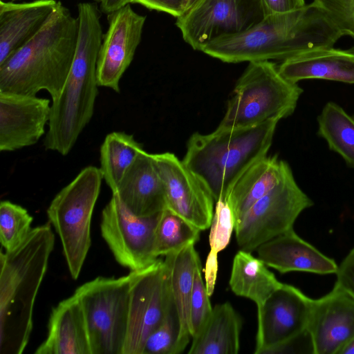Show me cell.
I'll return each mask as SVG.
<instances>
[{"instance_id": "6da1fadb", "label": "cell", "mask_w": 354, "mask_h": 354, "mask_svg": "<svg viewBox=\"0 0 354 354\" xmlns=\"http://www.w3.org/2000/svg\"><path fill=\"white\" fill-rule=\"evenodd\" d=\"M343 36L312 2L291 12L267 15L248 30L215 39L201 51L225 63L283 62L309 50L333 47Z\"/></svg>"}, {"instance_id": "7a4b0ae2", "label": "cell", "mask_w": 354, "mask_h": 354, "mask_svg": "<svg viewBox=\"0 0 354 354\" xmlns=\"http://www.w3.org/2000/svg\"><path fill=\"white\" fill-rule=\"evenodd\" d=\"M54 245L48 222L32 228L15 249L1 252V354H21L28 343L35 301Z\"/></svg>"}, {"instance_id": "3957f363", "label": "cell", "mask_w": 354, "mask_h": 354, "mask_svg": "<svg viewBox=\"0 0 354 354\" xmlns=\"http://www.w3.org/2000/svg\"><path fill=\"white\" fill-rule=\"evenodd\" d=\"M78 37L73 63L64 88L52 100L44 145L67 155L91 121L99 86L97 64L102 42L99 9L93 3L77 6Z\"/></svg>"}, {"instance_id": "277c9868", "label": "cell", "mask_w": 354, "mask_h": 354, "mask_svg": "<svg viewBox=\"0 0 354 354\" xmlns=\"http://www.w3.org/2000/svg\"><path fill=\"white\" fill-rule=\"evenodd\" d=\"M79 23L58 1L40 30L0 64V92L36 95L46 91L52 100L60 95L69 73Z\"/></svg>"}, {"instance_id": "5b68a950", "label": "cell", "mask_w": 354, "mask_h": 354, "mask_svg": "<svg viewBox=\"0 0 354 354\" xmlns=\"http://www.w3.org/2000/svg\"><path fill=\"white\" fill-rule=\"evenodd\" d=\"M279 120L241 128L218 127L213 132L193 133L183 158L212 196L225 200L236 180L266 156Z\"/></svg>"}, {"instance_id": "8992f818", "label": "cell", "mask_w": 354, "mask_h": 354, "mask_svg": "<svg viewBox=\"0 0 354 354\" xmlns=\"http://www.w3.org/2000/svg\"><path fill=\"white\" fill-rule=\"evenodd\" d=\"M303 89L271 61L249 62L237 80L218 127L241 128L280 120L293 113Z\"/></svg>"}, {"instance_id": "52a82bcc", "label": "cell", "mask_w": 354, "mask_h": 354, "mask_svg": "<svg viewBox=\"0 0 354 354\" xmlns=\"http://www.w3.org/2000/svg\"><path fill=\"white\" fill-rule=\"evenodd\" d=\"M102 180L100 168L84 167L56 194L47 209L48 222L61 240L74 279L78 278L91 247V217Z\"/></svg>"}, {"instance_id": "ba28073f", "label": "cell", "mask_w": 354, "mask_h": 354, "mask_svg": "<svg viewBox=\"0 0 354 354\" xmlns=\"http://www.w3.org/2000/svg\"><path fill=\"white\" fill-rule=\"evenodd\" d=\"M129 274L98 277L74 295L83 310L91 354H122L128 324Z\"/></svg>"}, {"instance_id": "9c48e42d", "label": "cell", "mask_w": 354, "mask_h": 354, "mask_svg": "<svg viewBox=\"0 0 354 354\" xmlns=\"http://www.w3.org/2000/svg\"><path fill=\"white\" fill-rule=\"evenodd\" d=\"M313 201L297 185L292 169L235 223L237 244L252 252L293 228L299 215Z\"/></svg>"}, {"instance_id": "30bf717a", "label": "cell", "mask_w": 354, "mask_h": 354, "mask_svg": "<svg viewBox=\"0 0 354 354\" xmlns=\"http://www.w3.org/2000/svg\"><path fill=\"white\" fill-rule=\"evenodd\" d=\"M128 324L122 354H142L145 342L174 310L169 268L164 259L130 271Z\"/></svg>"}, {"instance_id": "8fae6325", "label": "cell", "mask_w": 354, "mask_h": 354, "mask_svg": "<svg viewBox=\"0 0 354 354\" xmlns=\"http://www.w3.org/2000/svg\"><path fill=\"white\" fill-rule=\"evenodd\" d=\"M266 15L262 0H201L176 18L183 40L194 50L218 37L248 30Z\"/></svg>"}, {"instance_id": "7c38bea8", "label": "cell", "mask_w": 354, "mask_h": 354, "mask_svg": "<svg viewBox=\"0 0 354 354\" xmlns=\"http://www.w3.org/2000/svg\"><path fill=\"white\" fill-rule=\"evenodd\" d=\"M158 214L136 216L112 194L102 212L100 231L115 259L122 266L130 271L139 270L158 259L154 254V232Z\"/></svg>"}, {"instance_id": "4fadbf2b", "label": "cell", "mask_w": 354, "mask_h": 354, "mask_svg": "<svg viewBox=\"0 0 354 354\" xmlns=\"http://www.w3.org/2000/svg\"><path fill=\"white\" fill-rule=\"evenodd\" d=\"M313 299L281 283L257 306L255 354L278 353L307 330Z\"/></svg>"}, {"instance_id": "5bb4252c", "label": "cell", "mask_w": 354, "mask_h": 354, "mask_svg": "<svg viewBox=\"0 0 354 354\" xmlns=\"http://www.w3.org/2000/svg\"><path fill=\"white\" fill-rule=\"evenodd\" d=\"M152 156L163 183L167 209L201 231L209 228L216 203L206 187L175 154Z\"/></svg>"}, {"instance_id": "9a60e30c", "label": "cell", "mask_w": 354, "mask_h": 354, "mask_svg": "<svg viewBox=\"0 0 354 354\" xmlns=\"http://www.w3.org/2000/svg\"><path fill=\"white\" fill-rule=\"evenodd\" d=\"M146 17L128 3L109 14L97 64L99 86L120 92V80L131 63L140 42Z\"/></svg>"}, {"instance_id": "2e32d148", "label": "cell", "mask_w": 354, "mask_h": 354, "mask_svg": "<svg viewBox=\"0 0 354 354\" xmlns=\"http://www.w3.org/2000/svg\"><path fill=\"white\" fill-rule=\"evenodd\" d=\"M51 104L47 98L0 92V151L36 144L45 133Z\"/></svg>"}, {"instance_id": "e0dca14e", "label": "cell", "mask_w": 354, "mask_h": 354, "mask_svg": "<svg viewBox=\"0 0 354 354\" xmlns=\"http://www.w3.org/2000/svg\"><path fill=\"white\" fill-rule=\"evenodd\" d=\"M307 329L315 354H338L354 337V297L337 283L313 299Z\"/></svg>"}, {"instance_id": "ac0fdd59", "label": "cell", "mask_w": 354, "mask_h": 354, "mask_svg": "<svg viewBox=\"0 0 354 354\" xmlns=\"http://www.w3.org/2000/svg\"><path fill=\"white\" fill-rule=\"evenodd\" d=\"M112 194L138 216H155L167 209L163 183L152 153L144 149L139 153Z\"/></svg>"}, {"instance_id": "d6986e66", "label": "cell", "mask_w": 354, "mask_h": 354, "mask_svg": "<svg viewBox=\"0 0 354 354\" xmlns=\"http://www.w3.org/2000/svg\"><path fill=\"white\" fill-rule=\"evenodd\" d=\"M258 258L281 273L304 272L319 274L336 273L335 261L302 239L291 229L257 248Z\"/></svg>"}, {"instance_id": "ffe728a7", "label": "cell", "mask_w": 354, "mask_h": 354, "mask_svg": "<svg viewBox=\"0 0 354 354\" xmlns=\"http://www.w3.org/2000/svg\"><path fill=\"white\" fill-rule=\"evenodd\" d=\"M278 68L283 77L294 83L320 79L354 84V51L315 48L283 61Z\"/></svg>"}, {"instance_id": "44dd1931", "label": "cell", "mask_w": 354, "mask_h": 354, "mask_svg": "<svg viewBox=\"0 0 354 354\" xmlns=\"http://www.w3.org/2000/svg\"><path fill=\"white\" fill-rule=\"evenodd\" d=\"M57 3L55 0L0 1V64L40 30Z\"/></svg>"}, {"instance_id": "7402d4cb", "label": "cell", "mask_w": 354, "mask_h": 354, "mask_svg": "<svg viewBox=\"0 0 354 354\" xmlns=\"http://www.w3.org/2000/svg\"><path fill=\"white\" fill-rule=\"evenodd\" d=\"M35 354H91L85 318L73 294L50 313L46 339Z\"/></svg>"}, {"instance_id": "603a6c76", "label": "cell", "mask_w": 354, "mask_h": 354, "mask_svg": "<svg viewBox=\"0 0 354 354\" xmlns=\"http://www.w3.org/2000/svg\"><path fill=\"white\" fill-rule=\"evenodd\" d=\"M290 169L288 163L277 155L267 154L243 172L225 198L232 211L235 223Z\"/></svg>"}, {"instance_id": "cb8c5ba5", "label": "cell", "mask_w": 354, "mask_h": 354, "mask_svg": "<svg viewBox=\"0 0 354 354\" xmlns=\"http://www.w3.org/2000/svg\"><path fill=\"white\" fill-rule=\"evenodd\" d=\"M242 320L230 302L214 306L192 337L189 354H236L240 349Z\"/></svg>"}, {"instance_id": "d4e9b609", "label": "cell", "mask_w": 354, "mask_h": 354, "mask_svg": "<svg viewBox=\"0 0 354 354\" xmlns=\"http://www.w3.org/2000/svg\"><path fill=\"white\" fill-rule=\"evenodd\" d=\"M169 268L170 289L173 304L179 326L180 338L187 347L191 333L189 328V306L193 288L194 271L201 262L195 243L165 257Z\"/></svg>"}, {"instance_id": "484cf974", "label": "cell", "mask_w": 354, "mask_h": 354, "mask_svg": "<svg viewBox=\"0 0 354 354\" xmlns=\"http://www.w3.org/2000/svg\"><path fill=\"white\" fill-rule=\"evenodd\" d=\"M281 283L251 252L240 250L235 254L229 284L236 295L248 298L259 306Z\"/></svg>"}, {"instance_id": "4316f807", "label": "cell", "mask_w": 354, "mask_h": 354, "mask_svg": "<svg viewBox=\"0 0 354 354\" xmlns=\"http://www.w3.org/2000/svg\"><path fill=\"white\" fill-rule=\"evenodd\" d=\"M143 149L133 135L114 131L106 136L100 147V169L112 192Z\"/></svg>"}, {"instance_id": "83f0119b", "label": "cell", "mask_w": 354, "mask_h": 354, "mask_svg": "<svg viewBox=\"0 0 354 354\" xmlns=\"http://www.w3.org/2000/svg\"><path fill=\"white\" fill-rule=\"evenodd\" d=\"M318 135L330 150L339 154L354 169V118L339 105L329 102L317 118Z\"/></svg>"}, {"instance_id": "f1b7e54d", "label": "cell", "mask_w": 354, "mask_h": 354, "mask_svg": "<svg viewBox=\"0 0 354 354\" xmlns=\"http://www.w3.org/2000/svg\"><path fill=\"white\" fill-rule=\"evenodd\" d=\"M201 230L168 209L158 214L154 232V254L165 257L190 243H196Z\"/></svg>"}, {"instance_id": "f546056e", "label": "cell", "mask_w": 354, "mask_h": 354, "mask_svg": "<svg viewBox=\"0 0 354 354\" xmlns=\"http://www.w3.org/2000/svg\"><path fill=\"white\" fill-rule=\"evenodd\" d=\"M33 218L26 209L9 201L0 203V241L5 251L17 248L32 230Z\"/></svg>"}, {"instance_id": "4dcf8cb0", "label": "cell", "mask_w": 354, "mask_h": 354, "mask_svg": "<svg viewBox=\"0 0 354 354\" xmlns=\"http://www.w3.org/2000/svg\"><path fill=\"white\" fill-rule=\"evenodd\" d=\"M186 347L180 338V326L175 310L148 336L142 354H178Z\"/></svg>"}, {"instance_id": "1f68e13d", "label": "cell", "mask_w": 354, "mask_h": 354, "mask_svg": "<svg viewBox=\"0 0 354 354\" xmlns=\"http://www.w3.org/2000/svg\"><path fill=\"white\" fill-rule=\"evenodd\" d=\"M202 278L201 262L196 266L193 280L189 306V328L192 338L198 332L212 313V308Z\"/></svg>"}, {"instance_id": "d6a6232c", "label": "cell", "mask_w": 354, "mask_h": 354, "mask_svg": "<svg viewBox=\"0 0 354 354\" xmlns=\"http://www.w3.org/2000/svg\"><path fill=\"white\" fill-rule=\"evenodd\" d=\"M235 227L232 211L225 200L215 203L214 212L210 225L209 241L211 250L218 252L230 243Z\"/></svg>"}, {"instance_id": "836d02e7", "label": "cell", "mask_w": 354, "mask_h": 354, "mask_svg": "<svg viewBox=\"0 0 354 354\" xmlns=\"http://www.w3.org/2000/svg\"><path fill=\"white\" fill-rule=\"evenodd\" d=\"M342 30L354 39V0H314Z\"/></svg>"}, {"instance_id": "e575fe53", "label": "cell", "mask_w": 354, "mask_h": 354, "mask_svg": "<svg viewBox=\"0 0 354 354\" xmlns=\"http://www.w3.org/2000/svg\"><path fill=\"white\" fill-rule=\"evenodd\" d=\"M335 283L354 297V248L338 266Z\"/></svg>"}, {"instance_id": "d590c367", "label": "cell", "mask_w": 354, "mask_h": 354, "mask_svg": "<svg viewBox=\"0 0 354 354\" xmlns=\"http://www.w3.org/2000/svg\"><path fill=\"white\" fill-rule=\"evenodd\" d=\"M128 3H138L148 9L165 12L176 18L183 15V0H127Z\"/></svg>"}, {"instance_id": "8d00e7d4", "label": "cell", "mask_w": 354, "mask_h": 354, "mask_svg": "<svg viewBox=\"0 0 354 354\" xmlns=\"http://www.w3.org/2000/svg\"><path fill=\"white\" fill-rule=\"evenodd\" d=\"M266 15L283 13L304 7L305 0H262Z\"/></svg>"}, {"instance_id": "74e56055", "label": "cell", "mask_w": 354, "mask_h": 354, "mask_svg": "<svg viewBox=\"0 0 354 354\" xmlns=\"http://www.w3.org/2000/svg\"><path fill=\"white\" fill-rule=\"evenodd\" d=\"M218 252L211 250L205 267V287L208 295H213L218 272Z\"/></svg>"}, {"instance_id": "f35d334b", "label": "cell", "mask_w": 354, "mask_h": 354, "mask_svg": "<svg viewBox=\"0 0 354 354\" xmlns=\"http://www.w3.org/2000/svg\"><path fill=\"white\" fill-rule=\"evenodd\" d=\"M100 3L102 11L111 13L122 6L128 4L127 0H97Z\"/></svg>"}, {"instance_id": "ab89813d", "label": "cell", "mask_w": 354, "mask_h": 354, "mask_svg": "<svg viewBox=\"0 0 354 354\" xmlns=\"http://www.w3.org/2000/svg\"><path fill=\"white\" fill-rule=\"evenodd\" d=\"M338 354H354V337L339 351Z\"/></svg>"}, {"instance_id": "60d3db41", "label": "cell", "mask_w": 354, "mask_h": 354, "mask_svg": "<svg viewBox=\"0 0 354 354\" xmlns=\"http://www.w3.org/2000/svg\"><path fill=\"white\" fill-rule=\"evenodd\" d=\"M201 0H183L182 10L183 15L191 10Z\"/></svg>"}, {"instance_id": "b9f144b4", "label": "cell", "mask_w": 354, "mask_h": 354, "mask_svg": "<svg viewBox=\"0 0 354 354\" xmlns=\"http://www.w3.org/2000/svg\"><path fill=\"white\" fill-rule=\"evenodd\" d=\"M354 51V47L351 48Z\"/></svg>"}, {"instance_id": "7bdbcfd3", "label": "cell", "mask_w": 354, "mask_h": 354, "mask_svg": "<svg viewBox=\"0 0 354 354\" xmlns=\"http://www.w3.org/2000/svg\"><path fill=\"white\" fill-rule=\"evenodd\" d=\"M353 118H354V115H353Z\"/></svg>"}, {"instance_id": "ee69618b", "label": "cell", "mask_w": 354, "mask_h": 354, "mask_svg": "<svg viewBox=\"0 0 354 354\" xmlns=\"http://www.w3.org/2000/svg\"><path fill=\"white\" fill-rule=\"evenodd\" d=\"M12 1H15V0H12Z\"/></svg>"}]
</instances>
